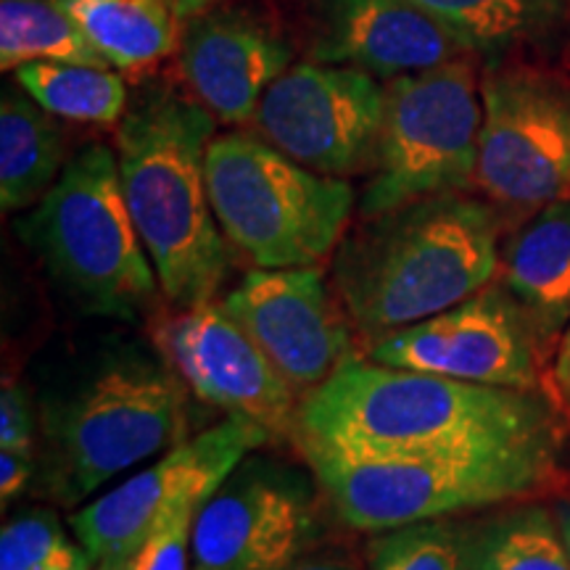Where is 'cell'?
<instances>
[{
  "label": "cell",
  "instance_id": "obj_1",
  "mask_svg": "<svg viewBox=\"0 0 570 570\" xmlns=\"http://www.w3.org/2000/svg\"><path fill=\"white\" fill-rule=\"evenodd\" d=\"M298 444L386 460L558 444V415L537 391L483 386L348 356L302 399Z\"/></svg>",
  "mask_w": 570,
  "mask_h": 570
},
{
  "label": "cell",
  "instance_id": "obj_2",
  "mask_svg": "<svg viewBox=\"0 0 570 570\" xmlns=\"http://www.w3.org/2000/svg\"><path fill=\"white\" fill-rule=\"evenodd\" d=\"M217 117L173 82L140 85L117 125L119 183L132 223L180 309L214 302L230 269V240L214 217L206 154Z\"/></svg>",
  "mask_w": 570,
  "mask_h": 570
},
{
  "label": "cell",
  "instance_id": "obj_3",
  "mask_svg": "<svg viewBox=\"0 0 570 570\" xmlns=\"http://www.w3.org/2000/svg\"><path fill=\"white\" fill-rule=\"evenodd\" d=\"M365 219L336 248L333 285L370 346L479 294L502 265L499 217L479 198L444 194Z\"/></svg>",
  "mask_w": 570,
  "mask_h": 570
},
{
  "label": "cell",
  "instance_id": "obj_4",
  "mask_svg": "<svg viewBox=\"0 0 570 570\" xmlns=\"http://www.w3.org/2000/svg\"><path fill=\"white\" fill-rule=\"evenodd\" d=\"M17 233L85 312L135 317L156 294L159 277L127 209L117 154L104 142L69 156Z\"/></svg>",
  "mask_w": 570,
  "mask_h": 570
},
{
  "label": "cell",
  "instance_id": "obj_5",
  "mask_svg": "<svg viewBox=\"0 0 570 570\" xmlns=\"http://www.w3.org/2000/svg\"><path fill=\"white\" fill-rule=\"evenodd\" d=\"M554 449L525 444L386 460L312 446L302 452L338 518L377 533L537 494L554 475Z\"/></svg>",
  "mask_w": 570,
  "mask_h": 570
},
{
  "label": "cell",
  "instance_id": "obj_6",
  "mask_svg": "<svg viewBox=\"0 0 570 570\" xmlns=\"http://www.w3.org/2000/svg\"><path fill=\"white\" fill-rule=\"evenodd\" d=\"M206 185L225 238L256 267H312L344 240L354 190L244 132L214 135Z\"/></svg>",
  "mask_w": 570,
  "mask_h": 570
},
{
  "label": "cell",
  "instance_id": "obj_7",
  "mask_svg": "<svg viewBox=\"0 0 570 570\" xmlns=\"http://www.w3.org/2000/svg\"><path fill=\"white\" fill-rule=\"evenodd\" d=\"M185 399L177 377L142 354H122L46 410L48 481L77 504L127 468L180 444Z\"/></svg>",
  "mask_w": 570,
  "mask_h": 570
},
{
  "label": "cell",
  "instance_id": "obj_8",
  "mask_svg": "<svg viewBox=\"0 0 570 570\" xmlns=\"http://www.w3.org/2000/svg\"><path fill=\"white\" fill-rule=\"evenodd\" d=\"M386 117L362 217H377L423 198L465 194L475 185L483 104L468 59L399 77L386 88Z\"/></svg>",
  "mask_w": 570,
  "mask_h": 570
},
{
  "label": "cell",
  "instance_id": "obj_9",
  "mask_svg": "<svg viewBox=\"0 0 570 570\" xmlns=\"http://www.w3.org/2000/svg\"><path fill=\"white\" fill-rule=\"evenodd\" d=\"M481 104L475 185L483 196L512 212L570 198V85L531 67L491 69Z\"/></svg>",
  "mask_w": 570,
  "mask_h": 570
},
{
  "label": "cell",
  "instance_id": "obj_10",
  "mask_svg": "<svg viewBox=\"0 0 570 570\" xmlns=\"http://www.w3.org/2000/svg\"><path fill=\"white\" fill-rule=\"evenodd\" d=\"M547 341L508 285L489 283L465 302L375 341L367 360L483 386L537 391L547 377Z\"/></svg>",
  "mask_w": 570,
  "mask_h": 570
},
{
  "label": "cell",
  "instance_id": "obj_11",
  "mask_svg": "<svg viewBox=\"0 0 570 570\" xmlns=\"http://www.w3.org/2000/svg\"><path fill=\"white\" fill-rule=\"evenodd\" d=\"M275 439L267 428L227 415L209 431L180 441L159 462L106 491L71 515L77 541L92 562H127L148 531L183 504H204L254 449Z\"/></svg>",
  "mask_w": 570,
  "mask_h": 570
},
{
  "label": "cell",
  "instance_id": "obj_12",
  "mask_svg": "<svg viewBox=\"0 0 570 570\" xmlns=\"http://www.w3.org/2000/svg\"><path fill=\"white\" fill-rule=\"evenodd\" d=\"M386 88L377 77L338 63H296L269 85L256 109V132L320 175L373 167Z\"/></svg>",
  "mask_w": 570,
  "mask_h": 570
},
{
  "label": "cell",
  "instance_id": "obj_13",
  "mask_svg": "<svg viewBox=\"0 0 570 570\" xmlns=\"http://www.w3.org/2000/svg\"><path fill=\"white\" fill-rule=\"evenodd\" d=\"M315 539L309 483L288 468L240 462L198 510L190 570H285Z\"/></svg>",
  "mask_w": 570,
  "mask_h": 570
},
{
  "label": "cell",
  "instance_id": "obj_14",
  "mask_svg": "<svg viewBox=\"0 0 570 570\" xmlns=\"http://www.w3.org/2000/svg\"><path fill=\"white\" fill-rule=\"evenodd\" d=\"M336 296L317 265L256 267L223 298V306L291 389L306 396L352 356V320Z\"/></svg>",
  "mask_w": 570,
  "mask_h": 570
},
{
  "label": "cell",
  "instance_id": "obj_15",
  "mask_svg": "<svg viewBox=\"0 0 570 570\" xmlns=\"http://www.w3.org/2000/svg\"><path fill=\"white\" fill-rule=\"evenodd\" d=\"M161 346L202 402L254 420L273 436L296 431L302 399L223 304L180 309L164 327Z\"/></svg>",
  "mask_w": 570,
  "mask_h": 570
},
{
  "label": "cell",
  "instance_id": "obj_16",
  "mask_svg": "<svg viewBox=\"0 0 570 570\" xmlns=\"http://www.w3.org/2000/svg\"><path fill=\"white\" fill-rule=\"evenodd\" d=\"M294 61V46L267 21L240 9H206L185 19L180 69L217 122H254L256 109Z\"/></svg>",
  "mask_w": 570,
  "mask_h": 570
},
{
  "label": "cell",
  "instance_id": "obj_17",
  "mask_svg": "<svg viewBox=\"0 0 570 570\" xmlns=\"http://www.w3.org/2000/svg\"><path fill=\"white\" fill-rule=\"evenodd\" d=\"M312 56L394 82L470 51L412 0H323Z\"/></svg>",
  "mask_w": 570,
  "mask_h": 570
},
{
  "label": "cell",
  "instance_id": "obj_18",
  "mask_svg": "<svg viewBox=\"0 0 570 570\" xmlns=\"http://www.w3.org/2000/svg\"><path fill=\"white\" fill-rule=\"evenodd\" d=\"M504 285L547 338L570 320V198L539 209L504 248Z\"/></svg>",
  "mask_w": 570,
  "mask_h": 570
},
{
  "label": "cell",
  "instance_id": "obj_19",
  "mask_svg": "<svg viewBox=\"0 0 570 570\" xmlns=\"http://www.w3.org/2000/svg\"><path fill=\"white\" fill-rule=\"evenodd\" d=\"M21 85L6 82L0 98V204L3 212L32 209L67 164V138Z\"/></svg>",
  "mask_w": 570,
  "mask_h": 570
},
{
  "label": "cell",
  "instance_id": "obj_20",
  "mask_svg": "<svg viewBox=\"0 0 570 570\" xmlns=\"http://www.w3.org/2000/svg\"><path fill=\"white\" fill-rule=\"evenodd\" d=\"M98 56L119 71H140L177 46L173 0H61Z\"/></svg>",
  "mask_w": 570,
  "mask_h": 570
},
{
  "label": "cell",
  "instance_id": "obj_21",
  "mask_svg": "<svg viewBox=\"0 0 570 570\" xmlns=\"http://www.w3.org/2000/svg\"><path fill=\"white\" fill-rule=\"evenodd\" d=\"M468 48L470 56L502 59L541 46L566 24L568 0H412Z\"/></svg>",
  "mask_w": 570,
  "mask_h": 570
},
{
  "label": "cell",
  "instance_id": "obj_22",
  "mask_svg": "<svg viewBox=\"0 0 570 570\" xmlns=\"http://www.w3.org/2000/svg\"><path fill=\"white\" fill-rule=\"evenodd\" d=\"M470 570H570L558 515L518 504L462 529Z\"/></svg>",
  "mask_w": 570,
  "mask_h": 570
},
{
  "label": "cell",
  "instance_id": "obj_23",
  "mask_svg": "<svg viewBox=\"0 0 570 570\" xmlns=\"http://www.w3.org/2000/svg\"><path fill=\"white\" fill-rule=\"evenodd\" d=\"M13 80L53 117L85 125L122 122L130 92L119 69L77 61H32L13 69Z\"/></svg>",
  "mask_w": 570,
  "mask_h": 570
},
{
  "label": "cell",
  "instance_id": "obj_24",
  "mask_svg": "<svg viewBox=\"0 0 570 570\" xmlns=\"http://www.w3.org/2000/svg\"><path fill=\"white\" fill-rule=\"evenodd\" d=\"M32 61L109 67L61 0H0V67L9 71Z\"/></svg>",
  "mask_w": 570,
  "mask_h": 570
},
{
  "label": "cell",
  "instance_id": "obj_25",
  "mask_svg": "<svg viewBox=\"0 0 570 570\" xmlns=\"http://www.w3.org/2000/svg\"><path fill=\"white\" fill-rule=\"evenodd\" d=\"M367 552L370 570H470L462 529L441 518L377 531Z\"/></svg>",
  "mask_w": 570,
  "mask_h": 570
},
{
  "label": "cell",
  "instance_id": "obj_26",
  "mask_svg": "<svg viewBox=\"0 0 570 570\" xmlns=\"http://www.w3.org/2000/svg\"><path fill=\"white\" fill-rule=\"evenodd\" d=\"M202 504H183L148 531L125 570H190V541Z\"/></svg>",
  "mask_w": 570,
  "mask_h": 570
},
{
  "label": "cell",
  "instance_id": "obj_27",
  "mask_svg": "<svg viewBox=\"0 0 570 570\" xmlns=\"http://www.w3.org/2000/svg\"><path fill=\"white\" fill-rule=\"evenodd\" d=\"M67 541L51 510H32L13 518L0 533V570H35Z\"/></svg>",
  "mask_w": 570,
  "mask_h": 570
},
{
  "label": "cell",
  "instance_id": "obj_28",
  "mask_svg": "<svg viewBox=\"0 0 570 570\" xmlns=\"http://www.w3.org/2000/svg\"><path fill=\"white\" fill-rule=\"evenodd\" d=\"M32 444L35 428L30 399L19 383L6 381L0 391V449L32 458Z\"/></svg>",
  "mask_w": 570,
  "mask_h": 570
},
{
  "label": "cell",
  "instance_id": "obj_29",
  "mask_svg": "<svg viewBox=\"0 0 570 570\" xmlns=\"http://www.w3.org/2000/svg\"><path fill=\"white\" fill-rule=\"evenodd\" d=\"M547 383V394H550V402L554 404V410L566 412L570 417V320L562 331L558 352H554L552 367L544 377Z\"/></svg>",
  "mask_w": 570,
  "mask_h": 570
},
{
  "label": "cell",
  "instance_id": "obj_30",
  "mask_svg": "<svg viewBox=\"0 0 570 570\" xmlns=\"http://www.w3.org/2000/svg\"><path fill=\"white\" fill-rule=\"evenodd\" d=\"M32 473L35 468L30 454L0 452V499H3V508L9 504V499L21 494V489L30 483Z\"/></svg>",
  "mask_w": 570,
  "mask_h": 570
},
{
  "label": "cell",
  "instance_id": "obj_31",
  "mask_svg": "<svg viewBox=\"0 0 570 570\" xmlns=\"http://www.w3.org/2000/svg\"><path fill=\"white\" fill-rule=\"evenodd\" d=\"M92 566H96V562H92L88 550H85L82 544H75V541L67 539L35 570H92Z\"/></svg>",
  "mask_w": 570,
  "mask_h": 570
},
{
  "label": "cell",
  "instance_id": "obj_32",
  "mask_svg": "<svg viewBox=\"0 0 570 570\" xmlns=\"http://www.w3.org/2000/svg\"><path fill=\"white\" fill-rule=\"evenodd\" d=\"M285 570H356V568L352 566V562L323 558V560H298L296 566H291Z\"/></svg>",
  "mask_w": 570,
  "mask_h": 570
},
{
  "label": "cell",
  "instance_id": "obj_33",
  "mask_svg": "<svg viewBox=\"0 0 570 570\" xmlns=\"http://www.w3.org/2000/svg\"><path fill=\"white\" fill-rule=\"evenodd\" d=\"M214 0H173L177 17H180V21L196 17V13H202L206 9H212Z\"/></svg>",
  "mask_w": 570,
  "mask_h": 570
},
{
  "label": "cell",
  "instance_id": "obj_34",
  "mask_svg": "<svg viewBox=\"0 0 570 570\" xmlns=\"http://www.w3.org/2000/svg\"><path fill=\"white\" fill-rule=\"evenodd\" d=\"M554 515H558L562 539H566L568 552H570V499H566V502L558 504V510H554Z\"/></svg>",
  "mask_w": 570,
  "mask_h": 570
},
{
  "label": "cell",
  "instance_id": "obj_35",
  "mask_svg": "<svg viewBox=\"0 0 570 570\" xmlns=\"http://www.w3.org/2000/svg\"><path fill=\"white\" fill-rule=\"evenodd\" d=\"M125 568H127V562H122V560H101L92 566V570H125Z\"/></svg>",
  "mask_w": 570,
  "mask_h": 570
}]
</instances>
